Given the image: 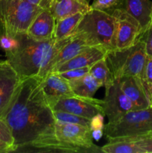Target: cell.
Here are the masks:
<instances>
[{"instance_id": "cell-3", "label": "cell", "mask_w": 152, "mask_h": 153, "mask_svg": "<svg viewBox=\"0 0 152 153\" xmlns=\"http://www.w3.org/2000/svg\"><path fill=\"white\" fill-rule=\"evenodd\" d=\"M74 32L83 34L89 46L101 48L106 52L116 49L115 20L107 12L90 7Z\"/></svg>"}, {"instance_id": "cell-25", "label": "cell", "mask_w": 152, "mask_h": 153, "mask_svg": "<svg viewBox=\"0 0 152 153\" xmlns=\"http://www.w3.org/2000/svg\"><path fill=\"white\" fill-rule=\"evenodd\" d=\"M118 139L134 142L141 149H142L145 153H152V131H150L145 134H142V135L136 136V137H120Z\"/></svg>"}, {"instance_id": "cell-12", "label": "cell", "mask_w": 152, "mask_h": 153, "mask_svg": "<svg viewBox=\"0 0 152 153\" xmlns=\"http://www.w3.org/2000/svg\"><path fill=\"white\" fill-rule=\"evenodd\" d=\"M119 79L120 86L133 105V111L151 107V103L148 92L138 76H125Z\"/></svg>"}, {"instance_id": "cell-24", "label": "cell", "mask_w": 152, "mask_h": 153, "mask_svg": "<svg viewBox=\"0 0 152 153\" xmlns=\"http://www.w3.org/2000/svg\"><path fill=\"white\" fill-rule=\"evenodd\" d=\"M53 114L56 120L68 123L78 124L87 127H89L90 126V120L83 117L78 116L69 112L62 111H53Z\"/></svg>"}, {"instance_id": "cell-9", "label": "cell", "mask_w": 152, "mask_h": 153, "mask_svg": "<svg viewBox=\"0 0 152 153\" xmlns=\"http://www.w3.org/2000/svg\"><path fill=\"white\" fill-rule=\"evenodd\" d=\"M103 104V100L94 99L93 97H82L78 96L63 97L49 103L53 111L69 112L89 120L98 114L104 115Z\"/></svg>"}, {"instance_id": "cell-11", "label": "cell", "mask_w": 152, "mask_h": 153, "mask_svg": "<svg viewBox=\"0 0 152 153\" xmlns=\"http://www.w3.org/2000/svg\"><path fill=\"white\" fill-rule=\"evenodd\" d=\"M22 80L7 60L0 61V118L3 119Z\"/></svg>"}, {"instance_id": "cell-8", "label": "cell", "mask_w": 152, "mask_h": 153, "mask_svg": "<svg viewBox=\"0 0 152 153\" xmlns=\"http://www.w3.org/2000/svg\"><path fill=\"white\" fill-rule=\"evenodd\" d=\"M110 14L115 20L116 49L134 46L142 37V28L137 20L123 8H116Z\"/></svg>"}, {"instance_id": "cell-10", "label": "cell", "mask_w": 152, "mask_h": 153, "mask_svg": "<svg viewBox=\"0 0 152 153\" xmlns=\"http://www.w3.org/2000/svg\"><path fill=\"white\" fill-rule=\"evenodd\" d=\"M103 102L104 115L107 116L109 123L116 122L125 114L133 111L132 103L121 88L119 79H114L105 87Z\"/></svg>"}, {"instance_id": "cell-27", "label": "cell", "mask_w": 152, "mask_h": 153, "mask_svg": "<svg viewBox=\"0 0 152 153\" xmlns=\"http://www.w3.org/2000/svg\"><path fill=\"white\" fill-rule=\"evenodd\" d=\"M142 82L145 88L148 92L150 96V91L152 89V56L147 55L145 65L144 72H143Z\"/></svg>"}, {"instance_id": "cell-21", "label": "cell", "mask_w": 152, "mask_h": 153, "mask_svg": "<svg viewBox=\"0 0 152 153\" xmlns=\"http://www.w3.org/2000/svg\"><path fill=\"white\" fill-rule=\"evenodd\" d=\"M83 14L84 13L79 12L56 21L54 38L55 40H61L72 34L83 18Z\"/></svg>"}, {"instance_id": "cell-16", "label": "cell", "mask_w": 152, "mask_h": 153, "mask_svg": "<svg viewBox=\"0 0 152 153\" xmlns=\"http://www.w3.org/2000/svg\"><path fill=\"white\" fill-rule=\"evenodd\" d=\"M106 53L107 52L101 48L89 46L75 55L74 58L69 60L62 65L53 69L51 73H62L72 69L82 68L86 67H90L95 62L104 58Z\"/></svg>"}, {"instance_id": "cell-36", "label": "cell", "mask_w": 152, "mask_h": 153, "mask_svg": "<svg viewBox=\"0 0 152 153\" xmlns=\"http://www.w3.org/2000/svg\"><path fill=\"white\" fill-rule=\"evenodd\" d=\"M77 1H79L80 3H81V4H85V5H89V2H90L91 0H77Z\"/></svg>"}, {"instance_id": "cell-28", "label": "cell", "mask_w": 152, "mask_h": 153, "mask_svg": "<svg viewBox=\"0 0 152 153\" xmlns=\"http://www.w3.org/2000/svg\"><path fill=\"white\" fill-rule=\"evenodd\" d=\"M0 140L14 146V138L10 128L4 119L0 118Z\"/></svg>"}, {"instance_id": "cell-5", "label": "cell", "mask_w": 152, "mask_h": 153, "mask_svg": "<svg viewBox=\"0 0 152 153\" xmlns=\"http://www.w3.org/2000/svg\"><path fill=\"white\" fill-rule=\"evenodd\" d=\"M104 59L113 79L125 76H138L142 79L147 59L144 40L141 38L131 47L108 51Z\"/></svg>"}, {"instance_id": "cell-34", "label": "cell", "mask_w": 152, "mask_h": 153, "mask_svg": "<svg viewBox=\"0 0 152 153\" xmlns=\"http://www.w3.org/2000/svg\"><path fill=\"white\" fill-rule=\"evenodd\" d=\"M104 135V130L103 129H95L92 131V137L95 140L98 141Z\"/></svg>"}, {"instance_id": "cell-31", "label": "cell", "mask_w": 152, "mask_h": 153, "mask_svg": "<svg viewBox=\"0 0 152 153\" xmlns=\"http://www.w3.org/2000/svg\"><path fill=\"white\" fill-rule=\"evenodd\" d=\"M142 39L145 44V51L147 55L152 56V28L149 27L147 31L143 34Z\"/></svg>"}, {"instance_id": "cell-33", "label": "cell", "mask_w": 152, "mask_h": 153, "mask_svg": "<svg viewBox=\"0 0 152 153\" xmlns=\"http://www.w3.org/2000/svg\"><path fill=\"white\" fill-rule=\"evenodd\" d=\"M16 149V146H12V145L5 143V142L0 140V153L15 152Z\"/></svg>"}, {"instance_id": "cell-38", "label": "cell", "mask_w": 152, "mask_h": 153, "mask_svg": "<svg viewBox=\"0 0 152 153\" xmlns=\"http://www.w3.org/2000/svg\"><path fill=\"white\" fill-rule=\"evenodd\" d=\"M150 26L152 28V11H151V24H150Z\"/></svg>"}, {"instance_id": "cell-30", "label": "cell", "mask_w": 152, "mask_h": 153, "mask_svg": "<svg viewBox=\"0 0 152 153\" xmlns=\"http://www.w3.org/2000/svg\"><path fill=\"white\" fill-rule=\"evenodd\" d=\"M89 71V67H82V68L72 69V70H66V71L62 72V73H57L61 75L64 79H67L68 81L72 80V79H77V78L81 77L84 75L88 74Z\"/></svg>"}, {"instance_id": "cell-26", "label": "cell", "mask_w": 152, "mask_h": 153, "mask_svg": "<svg viewBox=\"0 0 152 153\" xmlns=\"http://www.w3.org/2000/svg\"><path fill=\"white\" fill-rule=\"evenodd\" d=\"M123 0H94L90 7L111 13L115 9L121 8Z\"/></svg>"}, {"instance_id": "cell-4", "label": "cell", "mask_w": 152, "mask_h": 153, "mask_svg": "<svg viewBox=\"0 0 152 153\" xmlns=\"http://www.w3.org/2000/svg\"><path fill=\"white\" fill-rule=\"evenodd\" d=\"M42 10L27 0H0V34L15 37L25 34Z\"/></svg>"}, {"instance_id": "cell-20", "label": "cell", "mask_w": 152, "mask_h": 153, "mask_svg": "<svg viewBox=\"0 0 152 153\" xmlns=\"http://www.w3.org/2000/svg\"><path fill=\"white\" fill-rule=\"evenodd\" d=\"M72 38V34L65 37V38L61 39V40H55L54 41V43L51 45L50 47L48 49L45 54L40 71L37 75L39 77L44 79L46 75L52 71L54 61L58 55V54L60 53L61 49L71 40Z\"/></svg>"}, {"instance_id": "cell-22", "label": "cell", "mask_w": 152, "mask_h": 153, "mask_svg": "<svg viewBox=\"0 0 152 153\" xmlns=\"http://www.w3.org/2000/svg\"><path fill=\"white\" fill-rule=\"evenodd\" d=\"M107 140L108 143L101 147L104 153H145L134 142L118 138L108 139Z\"/></svg>"}, {"instance_id": "cell-6", "label": "cell", "mask_w": 152, "mask_h": 153, "mask_svg": "<svg viewBox=\"0 0 152 153\" xmlns=\"http://www.w3.org/2000/svg\"><path fill=\"white\" fill-rule=\"evenodd\" d=\"M152 131V106L141 110L131 111L119 120L107 123L104 134L107 139L136 137Z\"/></svg>"}, {"instance_id": "cell-14", "label": "cell", "mask_w": 152, "mask_h": 153, "mask_svg": "<svg viewBox=\"0 0 152 153\" xmlns=\"http://www.w3.org/2000/svg\"><path fill=\"white\" fill-rule=\"evenodd\" d=\"M39 6L42 9L49 10L55 21L79 12L86 13L90 9V5L81 4L77 0H41Z\"/></svg>"}, {"instance_id": "cell-18", "label": "cell", "mask_w": 152, "mask_h": 153, "mask_svg": "<svg viewBox=\"0 0 152 153\" xmlns=\"http://www.w3.org/2000/svg\"><path fill=\"white\" fill-rule=\"evenodd\" d=\"M88 47L89 46L83 34L79 32L72 33V38L61 49L54 61L52 70L62 65Z\"/></svg>"}, {"instance_id": "cell-1", "label": "cell", "mask_w": 152, "mask_h": 153, "mask_svg": "<svg viewBox=\"0 0 152 153\" xmlns=\"http://www.w3.org/2000/svg\"><path fill=\"white\" fill-rule=\"evenodd\" d=\"M38 76L22 80L3 119L10 128L15 152L77 153L74 146L58 138L55 118Z\"/></svg>"}, {"instance_id": "cell-35", "label": "cell", "mask_w": 152, "mask_h": 153, "mask_svg": "<svg viewBox=\"0 0 152 153\" xmlns=\"http://www.w3.org/2000/svg\"><path fill=\"white\" fill-rule=\"evenodd\" d=\"M27 1H28V2L31 3V4L39 6V4H40V2L41 0H27Z\"/></svg>"}, {"instance_id": "cell-15", "label": "cell", "mask_w": 152, "mask_h": 153, "mask_svg": "<svg viewBox=\"0 0 152 153\" xmlns=\"http://www.w3.org/2000/svg\"><path fill=\"white\" fill-rule=\"evenodd\" d=\"M56 21L52 13L43 10L30 24L26 34L37 40H48L54 38Z\"/></svg>"}, {"instance_id": "cell-32", "label": "cell", "mask_w": 152, "mask_h": 153, "mask_svg": "<svg viewBox=\"0 0 152 153\" xmlns=\"http://www.w3.org/2000/svg\"><path fill=\"white\" fill-rule=\"evenodd\" d=\"M104 115L102 114H98L90 120V126H89V127H90L92 131L95 129L104 130Z\"/></svg>"}, {"instance_id": "cell-19", "label": "cell", "mask_w": 152, "mask_h": 153, "mask_svg": "<svg viewBox=\"0 0 152 153\" xmlns=\"http://www.w3.org/2000/svg\"><path fill=\"white\" fill-rule=\"evenodd\" d=\"M69 82L74 94L82 97H93L96 91L103 86L101 82L97 81L89 73L72 79Z\"/></svg>"}, {"instance_id": "cell-37", "label": "cell", "mask_w": 152, "mask_h": 153, "mask_svg": "<svg viewBox=\"0 0 152 153\" xmlns=\"http://www.w3.org/2000/svg\"><path fill=\"white\" fill-rule=\"evenodd\" d=\"M150 100H151V105H152V89L151 90V91H150Z\"/></svg>"}, {"instance_id": "cell-13", "label": "cell", "mask_w": 152, "mask_h": 153, "mask_svg": "<svg viewBox=\"0 0 152 153\" xmlns=\"http://www.w3.org/2000/svg\"><path fill=\"white\" fill-rule=\"evenodd\" d=\"M42 88L49 103L63 97H75L67 79L57 73H49L42 81Z\"/></svg>"}, {"instance_id": "cell-17", "label": "cell", "mask_w": 152, "mask_h": 153, "mask_svg": "<svg viewBox=\"0 0 152 153\" xmlns=\"http://www.w3.org/2000/svg\"><path fill=\"white\" fill-rule=\"evenodd\" d=\"M121 8L137 19L144 33L150 27L152 11L151 0H123Z\"/></svg>"}, {"instance_id": "cell-7", "label": "cell", "mask_w": 152, "mask_h": 153, "mask_svg": "<svg viewBox=\"0 0 152 153\" xmlns=\"http://www.w3.org/2000/svg\"><path fill=\"white\" fill-rule=\"evenodd\" d=\"M55 128L57 137L62 143L77 148L80 153L102 152L101 147L92 142V130L89 127L55 120Z\"/></svg>"}, {"instance_id": "cell-23", "label": "cell", "mask_w": 152, "mask_h": 153, "mask_svg": "<svg viewBox=\"0 0 152 153\" xmlns=\"http://www.w3.org/2000/svg\"><path fill=\"white\" fill-rule=\"evenodd\" d=\"M89 73L106 87L113 82V78L104 58L99 60L89 67Z\"/></svg>"}, {"instance_id": "cell-2", "label": "cell", "mask_w": 152, "mask_h": 153, "mask_svg": "<svg viewBox=\"0 0 152 153\" xmlns=\"http://www.w3.org/2000/svg\"><path fill=\"white\" fill-rule=\"evenodd\" d=\"M16 37L19 44L16 49L5 52L7 61L22 80L37 76L45 54L55 39L37 40L26 33L19 34Z\"/></svg>"}, {"instance_id": "cell-29", "label": "cell", "mask_w": 152, "mask_h": 153, "mask_svg": "<svg viewBox=\"0 0 152 153\" xmlns=\"http://www.w3.org/2000/svg\"><path fill=\"white\" fill-rule=\"evenodd\" d=\"M18 44L19 40L16 37H12L5 34H0V48L5 52L16 49Z\"/></svg>"}]
</instances>
